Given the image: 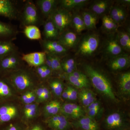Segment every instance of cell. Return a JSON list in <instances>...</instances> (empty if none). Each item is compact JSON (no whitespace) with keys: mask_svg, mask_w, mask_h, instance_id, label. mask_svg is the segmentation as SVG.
I'll use <instances>...</instances> for the list:
<instances>
[{"mask_svg":"<svg viewBox=\"0 0 130 130\" xmlns=\"http://www.w3.org/2000/svg\"><path fill=\"white\" fill-rule=\"evenodd\" d=\"M43 93V87H40L38 88L36 91V97H37L38 99L41 101L42 96Z\"/></svg>","mask_w":130,"mask_h":130,"instance_id":"b9f144b4","label":"cell"},{"mask_svg":"<svg viewBox=\"0 0 130 130\" xmlns=\"http://www.w3.org/2000/svg\"><path fill=\"white\" fill-rule=\"evenodd\" d=\"M10 83L6 77L0 75V103L6 102L12 95Z\"/></svg>","mask_w":130,"mask_h":130,"instance_id":"44dd1931","label":"cell"},{"mask_svg":"<svg viewBox=\"0 0 130 130\" xmlns=\"http://www.w3.org/2000/svg\"><path fill=\"white\" fill-rule=\"evenodd\" d=\"M22 22L25 26L36 25L39 22L37 9L32 2L28 1L25 5L22 13Z\"/></svg>","mask_w":130,"mask_h":130,"instance_id":"ba28073f","label":"cell"},{"mask_svg":"<svg viewBox=\"0 0 130 130\" xmlns=\"http://www.w3.org/2000/svg\"><path fill=\"white\" fill-rule=\"evenodd\" d=\"M61 105L58 101H53L47 103L44 107V111L47 116L51 117L60 111Z\"/></svg>","mask_w":130,"mask_h":130,"instance_id":"1f68e13d","label":"cell"},{"mask_svg":"<svg viewBox=\"0 0 130 130\" xmlns=\"http://www.w3.org/2000/svg\"><path fill=\"white\" fill-rule=\"evenodd\" d=\"M100 44V38L97 34L91 33L85 35L77 44V55L83 57H91L97 51Z\"/></svg>","mask_w":130,"mask_h":130,"instance_id":"3957f363","label":"cell"},{"mask_svg":"<svg viewBox=\"0 0 130 130\" xmlns=\"http://www.w3.org/2000/svg\"><path fill=\"white\" fill-rule=\"evenodd\" d=\"M21 56L18 51L0 59V75L5 76L20 70L19 67L23 61Z\"/></svg>","mask_w":130,"mask_h":130,"instance_id":"8992f818","label":"cell"},{"mask_svg":"<svg viewBox=\"0 0 130 130\" xmlns=\"http://www.w3.org/2000/svg\"><path fill=\"white\" fill-rule=\"evenodd\" d=\"M73 129L76 130H100L97 121L85 115L71 122Z\"/></svg>","mask_w":130,"mask_h":130,"instance_id":"7c38bea8","label":"cell"},{"mask_svg":"<svg viewBox=\"0 0 130 130\" xmlns=\"http://www.w3.org/2000/svg\"><path fill=\"white\" fill-rule=\"evenodd\" d=\"M86 29L93 30L96 28L98 17L90 11H84L81 14Z\"/></svg>","mask_w":130,"mask_h":130,"instance_id":"d4e9b609","label":"cell"},{"mask_svg":"<svg viewBox=\"0 0 130 130\" xmlns=\"http://www.w3.org/2000/svg\"><path fill=\"white\" fill-rule=\"evenodd\" d=\"M30 130H43L41 126L40 125H36L33 126Z\"/></svg>","mask_w":130,"mask_h":130,"instance_id":"bcb514c9","label":"cell"},{"mask_svg":"<svg viewBox=\"0 0 130 130\" xmlns=\"http://www.w3.org/2000/svg\"><path fill=\"white\" fill-rule=\"evenodd\" d=\"M50 85L54 94L58 97H60L64 89L62 81L58 78L52 79L50 82Z\"/></svg>","mask_w":130,"mask_h":130,"instance_id":"836d02e7","label":"cell"},{"mask_svg":"<svg viewBox=\"0 0 130 130\" xmlns=\"http://www.w3.org/2000/svg\"><path fill=\"white\" fill-rule=\"evenodd\" d=\"M72 25L74 29V31L78 35L86 29L81 14L78 13L72 14Z\"/></svg>","mask_w":130,"mask_h":130,"instance_id":"f546056e","label":"cell"},{"mask_svg":"<svg viewBox=\"0 0 130 130\" xmlns=\"http://www.w3.org/2000/svg\"><path fill=\"white\" fill-rule=\"evenodd\" d=\"M36 98V96L35 93L30 92L28 98V104H32V102L35 101Z\"/></svg>","mask_w":130,"mask_h":130,"instance_id":"60d3db41","label":"cell"},{"mask_svg":"<svg viewBox=\"0 0 130 130\" xmlns=\"http://www.w3.org/2000/svg\"><path fill=\"white\" fill-rule=\"evenodd\" d=\"M24 33L27 38L32 40H39L42 39L40 29L36 25L25 26Z\"/></svg>","mask_w":130,"mask_h":130,"instance_id":"f1b7e54d","label":"cell"},{"mask_svg":"<svg viewBox=\"0 0 130 130\" xmlns=\"http://www.w3.org/2000/svg\"><path fill=\"white\" fill-rule=\"evenodd\" d=\"M0 16L13 19L17 16V11L13 3L9 0H0Z\"/></svg>","mask_w":130,"mask_h":130,"instance_id":"d6986e66","label":"cell"},{"mask_svg":"<svg viewBox=\"0 0 130 130\" xmlns=\"http://www.w3.org/2000/svg\"><path fill=\"white\" fill-rule=\"evenodd\" d=\"M60 112L67 118L73 120V121L86 115L85 110L82 107L72 103H66L61 105Z\"/></svg>","mask_w":130,"mask_h":130,"instance_id":"30bf717a","label":"cell"},{"mask_svg":"<svg viewBox=\"0 0 130 130\" xmlns=\"http://www.w3.org/2000/svg\"><path fill=\"white\" fill-rule=\"evenodd\" d=\"M6 77L9 82L20 90H24L34 86L36 81L33 73L26 70L20 69L9 73Z\"/></svg>","mask_w":130,"mask_h":130,"instance_id":"277c9868","label":"cell"},{"mask_svg":"<svg viewBox=\"0 0 130 130\" xmlns=\"http://www.w3.org/2000/svg\"><path fill=\"white\" fill-rule=\"evenodd\" d=\"M43 93L41 101H45L49 99L51 94L50 91L46 87H43Z\"/></svg>","mask_w":130,"mask_h":130,"instance_id":"ab89813d","label":"cell"},{"mask_svg":"<svg viewBox=\"0 0 130 130\" xmlns=\"http://www.w3.org/2000/svg\"><path fill=\"white\" fill-rule=\"evenodd\" d=\"M17 51V47L12 41H0V59Z\"/></svg>","mask_w":130,"mask_h":130,"instance_id":"4316f807","label":"cell"},{"mask_svg":"<svg viewBox=\"0 0 130 130\" xmlns=\"http://www.w3.org/2000/svg\"><path fill=\"white\" fill-rule=\"evenodd\" d=\"M66 79L70 85L77 89L89 88L91 85L90 81L86 74L76 70L72 73L65 74Z\"/></svg>","mask_w":130,"mask_h":130,"instance_id":"9c48e42d","label":"cell"},{"mask_svg":"<svg viewBox=\"0 0 130 130\" xmlns=\"http://www.w3.org/2000/svg\"><path fill=\"white\" fill-rule=\"evenodd\" d=\"M87 0H61L59 1L60 7L71 11L73 9H79L84 6L88 2Z\"/></svg>","mask_w":130,"mask_h":130,"instance_id":"484cf974","label":"cell"},{"mask_svg":"<svg viewBox=\"0 0 130 130\" xmlns=\"http://www.w3.org/2000/svg\"><path fill=\"white\" fill-rule=\"evenodd\" d=\"M46 53L44 51L34 52L21 55L23 61L26 62L29 66L37 67L45 64Z\"/></svg>","mask_w":130,"mask_h":130,"instance_id":"5bb4252c","label":"cell"},{"mask_svg":"<svg viewBox=\"0 0 130 130\" xmlns=\"http://www.w3.org/2000/svg\"><path fill=\"white\" fill-rule=\"evenodd\" d=\"M61 66L63 71L69 74L76 71V64L74 58H67L61 60Z\"/></svg>","mask_w":130,"mask_h":130,"instance_id":"d6a6232c","label":"cell"},{"mask_svg":"<svg viewBox=\"0 0 130 130\" xmlns=\"http://www.w3.org/2000/svg\"><path fill=\"white\" fill-rule=\"evenodd\" d=\"M37 112V106L36 105L35 107L31 109L29 111L24 113L26 118L27 119L32 118L35 117Z\"/></svg>","mask_w":130,"mask_h":130,"instance_id":"f35d334b","label":"cell"},{"mask_svg":"<svg viewBox=\"0 0 130 130\" xmlns=\"http://www.w3.org/2000/svg\"><path fill=\"white\" fill-rule=\"evenodd\" d=\"M46 54L51 60V70L53 73L54 72L61 73L63 72L61 66V59L60 57L48 54Z\"/></svg>","mask_w":130,"mask_h":130,"instance_id":"e575fe53","label":"cell"},{"mask_svg":"<svg viewBox=\"0 0 130 130\" xmlns=\"http://www.w3.org/2000/svg\"><path fill=\"white\" fill-rule=\"evenodd\" d=\"M30 92H27L24 94L22 97V100L23 102L26 105L28 103V98H29V95Z\"/></svg>","mask_w":130,"mask_h":130,"instance_id":"f6af8a7d","label":"cell"},{"mask_svg":"<svg viewBox=\"0 0 130 130\" xmlns=\"http://www.w3.org/2000/svg\"><path fill=\"white\" fill-rule=\"evenodd\" d=\"M79 40L78 34L75 31L68 29L60 34L58 41L68 50L76 46Z\"/></svg>","mask_w":130,"mask_h":130,"instance_id":"9a60e30c","label":"cell"},{"mask_svg":"<svg viewBox=\"0 0 130 130\" xmlns=\"http://www.w3.org/2000/svg\"><path fill=\"white\" fill-rule=\"evenodd\" d=\"M69 96V90H68V89L67 86L66 88L64 89V90L62 92L61 96L64 100L68 101Z\"/></svg>","mask_w":130,"mask_h":130,"instance_id":"7bdbcfd3","label":"cell"},{"mask_svg":"<svg viewBox=\"0 0 130 130\" xmlns=\"http://www.w3.org/2000/svg\"><path fill=\"white\" fill-rule=\"evenodd\" d=\"M58 1L56 0H38L37 5L42 13L47 19L51 17L54 11L58 7Z\"/></svg>","mask_w":130,"mask_h":130,"instance_id":"ac0fdd59","label":"cell"},{"mask_svg":"<svg viewBox=\"0 0 130 130\" xmlns=\"http://www.w3.org/2000/svg\"><path fill=\"white\" fill-rule=\"evenodd\" d=\"M130 57L128 55H122L108 59V66L112 71L117 72L125 70L130 66Z\"/></svg>","mask_w":130,"mask_h":130,"instance_id":"4fadbf2b","label":"cell"},{"mask_svg":"<svg viewBox=\"0 0 130 130\" xmlns=\"http://www.w3.org/2000/svg\"><path fill=\"white\" fill-rule=\"evenodd\" d=\"M2 130H20L18 126L14 125L11 124L6 128Z\"/></svg>","mask_w":130,"mask_h":130,"instance_id":"ee69618b","label":"cell"},{"mask_svg":"<svg viewBox=\"0 0 130 130\" xmlns=\"http://www.w3.org/2000/svg\"><path fill=\"white\" fill-rule=\"evenodd\" d=\"M121 6H112L110 9L109 16L119 26V13Z\"/></svg>","mask_w":130,"mask_h":130,"instance_id":"d590c367","label":"cell"},{"mask_svg":"<svg viewBox=\"0 0 130 130\" xmlns=\"http://www.w3.org/2000/svg\"><path fill=\"white\" fill-rule=\"evenodd\" d=\"M72 14L71 12L57 7L50 17L53 23L58 29L60 35L72 25Z\"/></svg>","mask_w":130,"mask_h":130,"instance_id":"5b68a950","label":"cell"},{"mask_svg":"<svg viewBox=\"0 0 130 130\" xmlns=\"http://www.w3.org/2000/svg\"><path fill=\"white\" fill-rule=\"evenodd\" d=\"M102 26L107 32L113 34L117 32L119 26L109 15L105 14L102 18Z\"/></svg>","mask_w":130,"mask_h":130,"instance_id":"4dcf8cb0","label":"cell"},{"mask_svg":"<svg viewBox=\"0 0 130 130\" xmlns=\"http://www.w3.org/2000/svg\"><path fill=\"white\" fill-rule=\"evenodd\" d=\"M103 53L108 59L125 54L123 50L119 43L117 38L116 32L109 36L105 42Z\"/></svg>","mask_w":130,"mask_h":130,"instance_id":"52a82bcc","label":"cell"},{"mask_svg":"<svg viewBox=\"0 0 130 130\" xmlns=\"http://www.w3.org/2000/svg\"><path fill=\"white\" fill-rule=\"evenodd\" d=\"M117 38L120 46L124 51L129 52L130 36L129 32L125 31L118 30L116 32Z\"/></svg>","mask_w":130,"mask_h":130,"instance_id":"83f0119b","label":"cell"},{"mask_svg":"<svg viewBox=\"0 0 130 130\" xmlns=\"http://www.w3.org/2000/svg\"><path fill=\"white\" fill-rule=\"evenodd\" d=\"M78 99L85 108L97 100L95 93L89 88H84L78 91Z\"/></svg>","mask_w":130,"mask_h":130,"instance_id":"7402d4cb","label":"cell"},{"mask_svg":"<svg viewBox=\"0 0 130 130\" xmlns=\"http://www.w3.org/2000/svg\"><path fill=\"white\" fill-rule=\"evenodd\" d=\"M83 66L84 73L95 90L109 101L118 103L119 100L114 90L111 81L106 73L91 64L84 63Z\"/></svg>","mask_w":130,"mask_h":130,"instance_id":"6da1fadb","label":"cell"},{"mask_svg":"<svg viewBox=\"0 0 130 130\" xmlns=\"http://www.w3.org/2000/svg\"><path fill=\"white\" fill-rule=\"evenodd\" d=\"M112 1L99 0L94 1L90 6L89 11L99 17L105 15V13L110 10L112 7Z\"/></svg>","mask_w":130,"mask_h":130,"instance_id":"e0dca14e","label":"cell"},{"mask_svg":"<svg viewBox=\"0 0 130 130\" xmlns=\"http://www.w3.org/2000/svg\"><path fill=\"white\" fill-rule=\"evenodd\" d=\"M119 92L125 99H128L130 96V71L122 73L119 76L118 80Z\"/></svg>","mask_w":130,"mask_h":130,"instance_id":"2e32d148","label":"cell"},{"mask_svg":"<svg viewBox=\"0 0 130 130\" xmlns=\"http://www.w3.org/2000/svg\"><path fill=\"white\" fill-rule=\"evenodd\" d=\"M102 127L105 130H130L129 116L122 111H114L105 117Z\"/></svg>","mask_w":130,"mask_h":130,"instance_id":"7a4b0ae2","label":"cell"},{"mask_svg":"<svg viewBox=\"0 0 130 130\" xmlns=\"http://www.w3.org/2000/svg\"><path fill=\"white\" fill-rule=\"evenodd\" d=\"M103 111L101 102L97 100L86 108L85 110L86 115L96 121L102 114Z\"/></svg>","mask_w":130,"mask_h":130,"instance_id":"cb8c5ba5","label":"cell"},{"mask_svg":"<svg viewBox=\"0 0 130 130\" xmlns=\"http://www.w3.org/2000/svg\"><path fill=\"white\" fill-rule=\"evenodd\" d=\"M16 33L15 28L11 25L0 21V41H12Z\"/></svg>","mask_w":130,"mask_h":130,"instance_id":"603a6c76","label":"cell"},{"mask_svg":"<svg viewBox=\"0 0 130 130\" xmlns=\"http://www.w3.org/2000/svg\"><path fill=\"white\" fill-rule=\"evenodd\" d=\"M127 17V13L124 8L121 7L119 13V25L125 21Z\"/></svg>","mask_w":130,"mask_h":130,"instance_id":"74e56055","label":"cell"},{"mask_svg":"<svg viewBox=\"0 0 130 130\" xmlns=\"http://www.w3.org/2000/svg\"><path fill=\"white\" fill-rule=\"evenodd\" d=\"M41 45L44 51L47 54L60 57L64 56L68 50L63 46L58 41L44 40L41 42Z\"/></svg>","mask_w":130,"mask_h":130,"instance_id":"8fae6325","label":"cell"},{"mask_svg":"<svg viewBox=\"0 0 130 130\" xmlns=\"http://www.w3.org/2000/svg\"><path fill=\"white\" fill-rule=\"evenodd\" d=\"M69 90V96L68 101H74L78 99V91L77 89L71 85L67 86Z\"/></svg>","mask_w":130,"mask_h":130,"instance_id":"8d00e7d4","label":"cell"},{"mask_svg":"<svg viewBox=\"0 0 130 130\" xmlns=\"http://www.w3.org/2000/svg\"><path fill=\"white\" fill-rule=\"evenodd\" d=\"M70 130H76L74 129H73Z\"/></svg>","mask_w":130,"mask_h":130,"instance_id":"7dc6e473","label":"cell"},{"mask_svg":"<svg viewBox=\"0 0 130 130\" xmlns=\"http://www.w3.org/2000/svg\"><path fill=\"white\" fill-rule=\"evenodd\" d=\"M43 35L45 40L58 41L60 32L50 18L47 19L44 24Z\"/></svg>","mask_w":130,"mask_h":130,"instance_id":"ffe728a7","label":"cell"}]
</instances>
